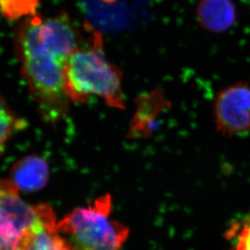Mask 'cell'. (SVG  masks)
Returning a JSON list of instances; mask_svg holds the SVG:
<instances>
[{
	"label": "cell",
	"mask_w": 250,
	"mask_h": 250,
	"mask_svg": "<svg viewBox=\"0 0 250 250\" xmlns=\"http://www.w3.org/2000/svg\"><path fill=\"white\" fill-rule=\"evenodd\" d=\"M16 54L34 99L49 116L66 109L64 70L70 56L82 46V35L69 16L32 15L15 34Z\"/></svg>",
	"instance_id": "cell-1"
},
{
	"label": "cell",
	"mask_w": 250,
	"mask_h": 250,
	"mask_svg": "<svg viewBox=\"0 0 250 250\" xmlns=\"http://www.w3.org/2000/svg\"><path fill=\"white\" fill-rule=\"evenodd\" d=\"M64 89L72 101L84 103L97 96L108 106L123 108L122 75L107 61L99 34H93L70 56L65 66Z\"/></svg>",
	"instance_id": "cell-2"
},
{
	"label": "cell",
	"mask_w": 250,
	"mask_h": 250,
	"mask_svg": "<svg viewBox=\"0 0 250 250\" xmlns=\"http://www.w3.org/2000/svg\"><path fill=\"white\" fill-rule=\"evenodd\" d=\"M111 197H99L94 205L76 209L57 225L77 250H121L128 229L110 219Z\"/></svg>",
	"instance_id": "cell-3"
},
{
	"label": "cell",
	"mask_w": 250,
	"mask_h": 250,
	"mask_svg": "<svg viewBox=\"0 0 250 250\" xmlns=\"http://www.w3.org/2000/svg\"><path fill=\"white\" fill-rule=\"evenodd\" d=\"M12 181H0V250H27L37 227L53 209L31 206Z\"/></svg>",
	"instance_id": "cell-4"
},
{
	"label": "cell",
	"mask_w": 250,
	"mask_h": 250,
	"mask_svg": "<svg viewBox=\"0 0 250 250\" xmlns=\"http://www.w3.org/2000/svg\"><path fill=\"white\" fill-rule=\"evenodd\" d=\"M217 131L228 137L250 134V84L237 82L217 94L213 108Z\"/></svg>",
	"instance_id": "cell-5"
},
{
	"label": "cell",
	"mask_w": 250,
	"mask_h": 250,
	"mask_svg": "<svg viewBox=\"0 0 250 250\" xmlns=\"http://www.w3.org/2000/svg\"><path fill=\"white\" fill-rule=\"evenodd\" d=\"M197 17L204 29L219 34L233 25L236 8L231 0H202L197 6Z\"/></svg>",
	"instance_id": "cell-6"
},
{
	"label": "cell",
	"mask_w": 250,
	"mask_h": 250,
	"mask_svg": "<svg viewBox=\"0 0 250 250\" xmlns=\"http://www.w3.org/2000/svg\"><path fill=\"white\" fill-rule=\"evenodd\" d=\"M46 162L40 157H26L17 162L12 167L11 179L19 189L33 192L41 189L48 181Z\"/></svg>",
	"instance_id": "cell-7"
},
{
	"label": "cell",
	"mask_w": 250,
	"mask_h": 250,
	"mask_svg": "<svg viewBox=\"0 0 250 250\" xmlns=\"http://www.w3.org/2000/svg\"><path fill=\"white\" fill-rule=\"evenodd\" d=\"M27 250H73L59 235L53 210L38 225Z\"/></svg>",
	"instance_id": "cell-8"
},
{
	"label": "cell",
	"mask_w": 250,
	"mask_h": 250,
	"mask_svg": "<svg viewBox=\"0 0 250 250\" xmlns=\"http://www.w3.org/2000/svg\"><path fill=\"white\" fill-rule=\"evenodd\" d=\"M24 126V121L15 115L0 95V152L2 151L8 138Z\"/></svg>",
	"instance_id": "cell-9"
},
{
	"label": "cell",
	"mask_w": 250,
	"mask_h": 250,
	"mask_svg": "<svg viewBox=\"0 0 250 250\" xmlns=\"http://www.w3.org/2000/svg\"><path fill=\"white\" fill-rule=\"evenodd\" d=\"M39 0H0V13L10 21L36 14Z\"/></svg>",
	"instance_id": "cell-10"
},
{
	"label": "cell",
	"mask_w": 250,
	"mask_h": 250,
	"mask_svg": "<svg viewBox=\"0 0 250 250\" xmlns=\"http://www.w3.org/2000/svg\"><path fill=\"white\" fill-rule=\"evenodd\" d=\"M235 250H250V214L236 226Z\"/></svg>",
	"instance_id": "cell-11"
}]
</instances>
